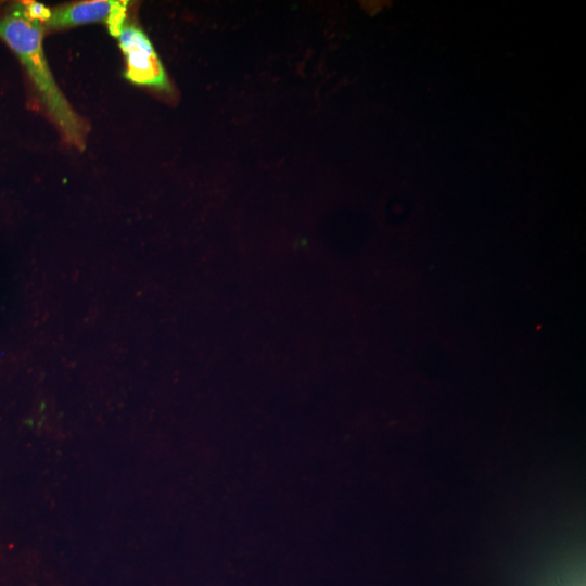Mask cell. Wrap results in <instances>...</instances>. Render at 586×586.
<instances>
[{
    "mask_svg": "<svg viewBox=\"0 0 586 586\" xmlns=\"http://www.w3.org/2000/svg\"><path fill=\"white\" fill-rule=\"evenodd\" d=\"M42 26L23 14L21 4L0 14V39L16 54L65 142L84 150L88 131L85 120L71 106L49 68L42 47Z\"/></svg>",
    "mask_w": 586,
    "mask_h": 586,
    "instance_id": "obj_1",
    "label": "cell"
},
{
    "mask_svg": "<svg viewBox=\"0 0 586 586\" xmlns=\"http://www.w3.org/2000/svg\"><path fill=\"white\" fill-rule=\"evenodd\" d=\"M118 40L126 59L125 77L129 81L165 92L171 91L165 68L143 30L125 23Z\"/></svg>",
    "mask_w": 586,
    "mask_h": 586,
    "instance_id": "obj_2",
    "label": "cell"
},
{
    "mask_svg": "<svg viewBox=\"0 0 586 586\" xmlns=\"http://www.w3.org/2000/svg\"><path fill=\"white\" fill-rule=\"evenodd\" d=\"M116 3L112 0H92L61 5L51 9V17L44 26L60 29L94 22L106 23Z\"/></svg>",
    "mask_w": 586,
    "mask_h": 586,
    "instance_id": "obj_3",
    "label": "cell"
},
{
    "mask_svg": "<svg viewBox=\"0 0 586 586\" xmlns=\"http://www.w3.org/2000/svg\"><path fill=\"white\" fill-rule=\"evenodd\" d=\"M21 8L26 18L39 24H46L52 14L50 8L37 1H22Z\"/></svg>",
    "mask_w": 586,
    "mask_h": 586,
    "instance_id": "obj_4",
    "label": "cell"
}]
</instances>
